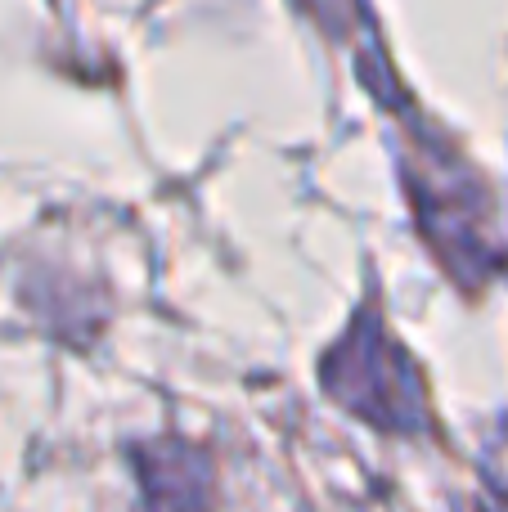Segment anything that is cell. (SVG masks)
<instances>
[{"mask_svg": "<svg viewBox=\"0 0 508 512\" xmlns=\"http://www.w3.org/2000/svg\"><path fill=\"white\" fill-rule=\"evenodd\" d=\"M329 373V391L351 405L360 418L378 427H396V432H410L423 418V387L414 378V369L405 364V355L387 342V333L365 319L342 337V346L329 355L324 364Z\"/></svg>", "mask_w": 508, "mask_h": 512, "instance_id": "cell-1", "label": "cell"}]
</instances>
